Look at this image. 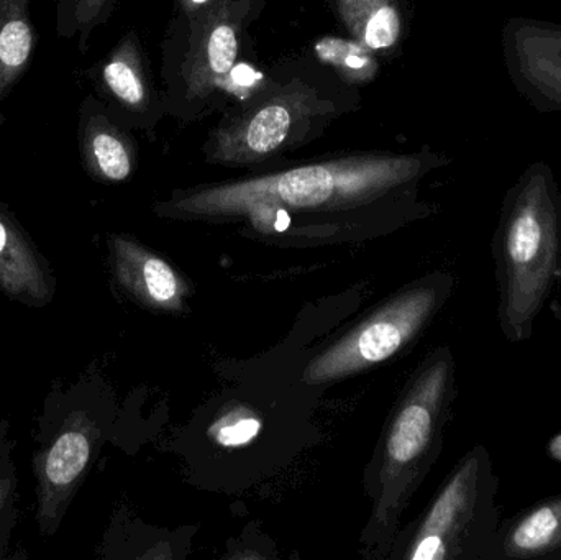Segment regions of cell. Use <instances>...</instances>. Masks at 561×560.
Segmentation results:
<instances>
[{"label":"cell","mask_w":561,"mask_h":560,"mask_svg":"<svg viewBox=\"0 0 561 560\" xmlns=\"http://www.w3.org/2000/svg\"><path fill=\"white\" fill-rule=\"evenodd\" d=\"M497 560H561V493L501 523Z\"/></svg>","instance_id":"11"},{"label":"cell","mask_w":561,"mask_h":560,"mask_svg":"<svg viewBox=\"0 0 561 560\" xmlns=\"http://www.w3.org/2000/svg\"><path fill=\"white\" fill-rule=\"evenodd\" d=\"M230 0L210 7L194 42L187 65V84L194 98H206L222 84L236 68L239 56V20L233 16Z\"/></svg>","instance_id":"9"},{"label":"cell","mask_w":561,"mask_h":560,"mask_svg":"<svg viewBox=\"0 0 561 560\" xmlns=\"http://www.w3.org/2000/svg\"><path fill=\"white\" fill-rule=\"evenodd\" d=\"M260 433V421L253 418H242V420L227 421L219 427L217 439L222 446L236 447L250 443L256 434Z\"/></svg>","instance_id":"18"},{"label":"cell","mask_w":561,"mask_h":560,"mask_svg":"<svg viewBox=\"0 0 561 560\" xmlns=\"http://www.w3.org/2000/svg\"><path fill=\"white\" fill-rule=\"evenodd\" d=\"M0 292L26 308H46L55 299L51 265L19 220L0 203Z\"/></svg>","instance_id":"8"},{"label":"cell","mask_w":561,"mask_h":560,"mask_svg":"<svg viewBox=\"0 0 561 560\" xmlns=\"http://www.w3.org/2000/svg\"><path fill=\"white\" fill-rule=\"evenodd\" d=\"M79 150L85 170L95 180L122 183L134 173V141L92 98L85 99L79 114Z\"/></svg>","instance_id":"10"},{"label":"cell","mask_w":561,"mask_h":560,"mask_svg":"<svg viewBox=\"0 0 561 560\" xmlns=\"http://www.w3.org/2000/svg\"><path fill=\"white\" fill-rule=\"evenodd\" d=\"M547 457L553 462L561 464V430L550 437L546 446Z\"/></svg>","instance_id":"21"},{"label":"cell","mask_w":561,"mask_h":560,"mask_svg":"<svg viewBox=\"0 0 561 560\" xmlns=\"http://www.w3.org/2000/svg\"><path fill=\"white\" fill-rule=\"evenodd\" d=\"M114 3L115 0H72L76 28L81 33L82 48L89 35L111 16Z\"/></svg>","instance_id":"17"},{"label":"cell","mask_w":561,"mask_h":560,"mask_svg":"<svg viewBox=\"0 0 561 560\" xmlns=\"http://www.w3.org/2000/svg\"><path fill=\"white\" fill-rule=\"evenodd\" d=\"M491 253L501 332L511 344L529 341L561 279V190L546 161L507 190Z\"/></svg>","instance_id":"1"},{"label":"cell","mask_w":561,"mask_h":560,"mask_svg":"<svg viewBox=\"0 0 561 560\" xmlns=\"http://www.w3.org/2000/svg\"><path fill=\"white\" fill-rule=\"evenodd\" d=\"M16 523V506L10 510L2 519H0V559L5 556L7 546H9L10 535Z\"/></svg>","instance_id":"20"},{"label":"cell","mask_w":561,"mask_h":560,"mask_svg":"<svg viewBox=\"0 0 561 560\" xmlns=\"http://www.w3.org/2000/svg\"><path fill=\"white\" fill-rule=\"evenodd\" d=\"M444 163L447 160L434 153L362 155L206 187L183 197L176 207L187 214H247L260 219L276 210L352 206L415 183Z\"/></svg>","instance_id":"2"},{"label":"cell","mask_w":561,"mask_h":560,"mask_svg":"<svg viewBox=\"0 0 561 560\" xmlns=\"http://www.w3.org/2000/svg\"><path fill=\"white\" fill-rule=\"evenodd\" d=\"M16 469L12 460V453L0 456V519L15 508L16 502Z\"/></svg>","instance_id":"19"},{"label":"cell","mask_w":561,"mask_h":560,"mask_svg":"<svg viewBox=\"0 0 561 560\" xmlns=\"http://www.w3.org/2000/svg\"><path fill=\"white\" fill-rule=\"evenodd\" d=\"M343 25L371 52L394 48L404 32L399 0H335Z\"/></svg>","instance_id":"15"},{"label":"cell","mask_w":561,"mask_h":560,"mask_svg":"<svg viewBox=\"0 0 561 560\" xmlns=\"http://www.w3.org/2000/svg\"><path fill=\"white\" fill-rule=\"evenodd\" d=\"M186 2H190L191 5H206L210 0H186Z\"/></svg>","instance_id":"23"},{"label":"cell","mask_w":561,"mask_h":560,"mask_svg":"<svg viewBox=\"0 0 561 560\" xmlns=\"http://www.w3.org/2000/svg\"><path fill=\"white\" fill-rule=\"evenodd\" d=\"M451 288V276L437 275L425 279L396 299L371 322L317 358L310 365L306 380H330L391 357L431 321L432 316L442 308L450 295Z\"/></svg>","instance_id":"4"},{"label":"cell","mask_w":561,"mask_h":560,"mask_svg":"<svg viewBox=\"0 0 561 560\" xmlns=\"http://www.w3.org/2000/svg\"><path fill=\"white\" fill-rule=\"evenodd\" d=\"M111 252L115 276L131 295L158 306L170 305L178 298L180 283L164 260L150 255L125 237H112Z\"/></svg>","instance_id":"12"},{"label":"cell","mask_w":561,"mask_h":560,"mask_svg":"<svg viewBox=\"0 0 561 560\" xmlns=\"http://www.w3.org/2000/svg\"><path fill=\"white\" fill-rule=\"evenodd\" d=\"M317 55L332 65L348 81H371L378 71V62L373 58L371 49L359 42H346L340 38H323L317 43Z\"/></svg>","instance_id":"16"},{"label":"cell","mask_w":561,"mask_h":560,"mask_svg":"<svg viewBox=\"0 0 561 560\" xmlns=\"http://www.w3.org/2000/svg\"><path fill=\"white\" fill-rule=\"evenodd\" d=\"M35 48L30 0H0V102L25 75Z\"/></svg>","instance_id":"14"},{"label":"cell","mask_w":561,"mask_h":560,"mask_svg":"<svg viewBox=\"0 0 561 560\" xmlns=\"http://www.w3.org/2000/svg\"><path fill=\"white\" fill-rule=\"evenodd\" d=\"M504 65L516 91L542 114H561V23L511 16L501 32Z\"/></svg>","instance_id":"6"},{"label":"cell","mask_w":561,"mask_h":560,"mask_svg":"<svg viewBox=\"0 0 561 560\" xmlns=\"http://www.w3.org/2000/svg\"><path fill=\"white\" fill-rule=\"evenodd\" d=\"M10 423L7 420L0 421V456L12 453L13 443L9 441Z\"/></svg>","instance_id":"22"},{"label":"cell","mask_w":561,"mask_h":560,"mask_svg":"<svg viewBox=\"0 0 561 560\" xmlns=\"http://www.w3.org/2000/svg\"><path fill=\"white\" fill-rule=\"evenodd\" d=\"M95 427L84 413L69 414L53 439L33 457L39 535L58 532L81 487L94 449Z\"/></svg>","instance_id":"5"},{"label":"cell","mask_w":561,"mask_h":560,"mask_svg":"<svg viewBox=\"0 0 561 560\" xmlns=\"http://www.w3.org/2000/svg\"><path fill=\"white\" fill-rule=\"evenodd\" d=\"M307 107L310 105L306 92H290L270 99L240 121L220 127L209 145L210 157L236 164L266 160L286 144L294 124Z\"/></svg>","instance_id":"7"},{"label":"cell","mask_w":561,"mask_h":560,"mask_svg":"<svg viewBox=\"0 0 561 560\" xmlns=\"http://www.w3.org/2000/svg\"><path fill=\"white\" fill-rule=\"evenodd\" d=\"M99 84L104 94L125 111L141 112L148 107L150 85L135 33H128L108 53L99 68Z\"/></svg>","instance_id":"13"},{"label":"cell","mask_w":561,"mask_h":560,"mask_svg":"<svg viewBox=\"0 0 561 560\" xmlns=\"http://www.w3.org/2000/svg\"><path fill=\"white\" fill-rule=\"evenodd\" d=\"M500 477L486 447L458 464L419 529L414 560H497Z\"/></svg>","instance_id":"3"}]
</instances>
